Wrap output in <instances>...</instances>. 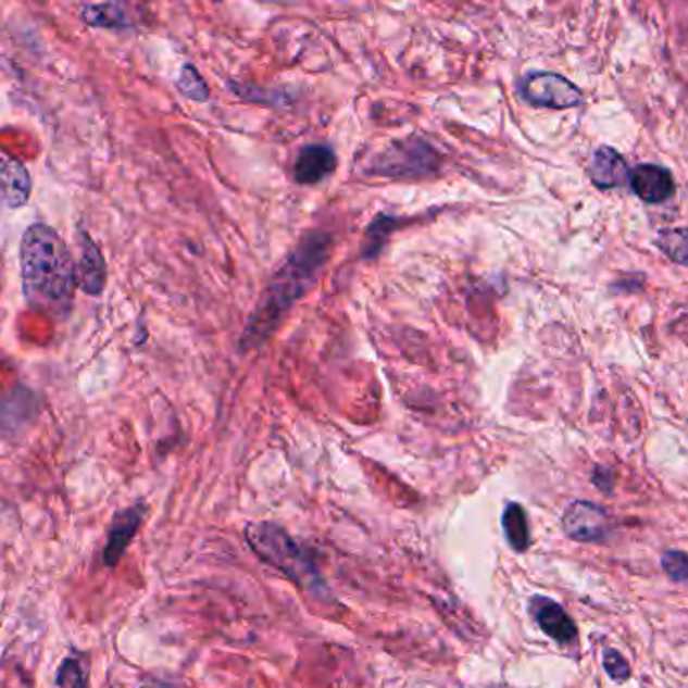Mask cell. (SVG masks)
Returning a JSON list of instances; mask_svg holds the SVG:
<instances>
[{
    "label": "cell",
    "instance_id": "cell-1",
    "mask_svg": "<svg viewBox=\"0 0 688 688\" xmlns=\"http://www.w3.org/2000/svg\"><path fill=\"white\" fill-rule=\"evenodd\" d=\"M333 240L324 232H309L297 248L286 258L280 271L262 292L257 311L250 316L243 330L242 349H258L276 333L284 316L298 298L311 290L318 272L330 257Z\"/></svg>",
    "mask_w": 688,
    "mask_h": 688
},
{
    "label": "cell",
    "instance_id": "cell-2",
    "mask_svg": "<svg viewBox=\"0 0 688 688\" xmlns=\"http://www.w3.org/2000/svg\"><path fill=\"white\" fill-rule=\"evenodd\" d=\"M23 284L28 300L42 309L67 302L73 295L77 271L67 246L47 226L27 229L21 246Z\"/></svg>",
    "mask_w": 688,
    "mask_h": 688
},
{
    "label": "cell",
    "instance_id": "cell-3",
    "mask_svg": "<svg viewBox=\"0 0 688 688\" xmlns=\"http://www.w3.org/2000/svg\"><path fill=\"white\" fill-rule=\"evenodd\" d=\"M246 540L262 562L283 572L286 578L297 584L311 596L326 595V584L312 562L309 552H304L284 527L272 522H254L246 526Z\"/></svg>",
    "mask_w": 688,
    "mask_h": 688
},
{
    "label": "cell",
    "instance_id": "cell-4",
    "mask_svg": "<svg viewBox=\"0 0 688 688\" xmlns=\"http://www.w3.org/2000/svg\"><path fill=\"white\" fill-rule=\"evenodd\" d=\"M441 167V155L425 139L411 137L392 141L371 163V174L389 179H415L437 174Z\"/></svg>",
    "mask_w": 688,
    "mask_h": 688
},
{
    "label": "cell",
    "instance_id": "cell-5",
    "mask_svg": "<svg viewBox=\"0 0 688 688\" xmlns=\"http://www.w3.org/2000/svg\"><path fill=\"white\" fill-rule=\"evenodd\" d=\"M520 93L534 108L570 109L581 103V91L574 83L548 71L526 75L520 83Z\"/></svg>",
    "mask_w": 688,
    "mask_h": 688
},
{
    "label": "cell",
    "instance_id": "cell-6",
    "mask_svg": "<svg viewBox=\"0 0 688 688\" xmlns=\"http://www.w3.org/2000/svg\"><path fill=\"white\" fill-rule=\"evenodd\" d=\"M562 526L567 538L584 543L604 541L610 534V520L606 513L590 501L570 503L562 517Z\"/></svg>",
    "mask_w": 688,
    "mask_h": 688
},
{
    "label": "cell",
    "instance_id": "cell-7",
    "mask_svg": "<svg viewBox=\"0 0 688 688\" xmlns=\"http://www.w3.org/2000/svg\"><path fill=\"white\" fill-rule=\"evenodd\" d=\"M529 610L541 630L560 645H574L578 640V628L567 616L566 610L546 596H534Z\"/></svg>",
    "mask_w": 688,
    "mask_h": 688
},
{
    "label": "cell",
    "instance_id": "cell-8",
    "mask_svg": "<svg viewBox=\"0 0 688 688\" xmlns=\"http://www.w3.org/2000/svg\"><path fill=\"white\" fill-rule=\"evenodd\" d=\"M337 170V153L324 143L300 149L295 162V179L302 186H316Z\"/></svg>",
    "mask_w": 688,
    "mask_h": 688
},
{
    "label": "cell",
    "instance_id": "cell-9",
    "mask_svg": "<svg viewBox=\"0 0 688 688\" xmlns=\"http://www.w3.org/2000/svg\"><path fill=\"white\" fill-rule=\"evenodd\" d=\"M630 186L640 200L648 203L666 202L675 193V179L661 165L645 163L630 172Z\"/></svg>",
    "mask_w": 688,
    "mask_h": 688
},
{
    "label": "cell",
    "instance_id": "cell-10",
    "mask_svg": "<svg viewBox=\"0 0 688 688\" xmlns=\"http://www.w3.org/2000/svg\"><path fill=\"white\" fill-rule=\"evenodd\" d=\"M141 520H143V510L139 505L117 513V517L113 520L111 529H109L108 546H105V552H103L105 566L115 567L120 564L123 553L129 548L137 529L141 526Z\"/></svg>",
    "mask_w": 688,
    "mask_h": 688
},
{
    "label": "cell",
    "instance_id": "cell-11",
    "mask_svg": "<svg viewBox=\"0 0 688 688\" xmlns=\"http://www.w3.org/2000/svg\"><path fill=\"white\" fill-rule=\"evenodd\" d=\"M588 174L596 188L600 189L621 188L630 179L626 160L612 148L596 149Z\"/></svg>",
    "mask_w": 688,
    "mask_h": 688
},
{
    "label": "cell",
    "instance_id": "cell-12",
    "mask_svg": "<svg viewBox=\"0 0 688 688\" xmlns=\"http://www.w3.org/2000/svg\"><path fill=\"white\" fill-rule=\"evenodd\" d=\"M83 254L77 268V283L82 284L83 290L89 295H99L105 284V262L99 254L95 246L87 236L83 238Z\"/></svg>",
    "mask_w": 688,
    "mask_h": 688
},
{
    "label": "cell",
    "instance_id": "cell-13",
    "mask_svg": "<svg viewBox=\"0 0 688 688\" xmlns=\"http://www.w3.org/2000/svg\"><path fill=\"white\" fill-rule=\"evenodd\" d=\"M503 531L508 543L515 552H526L529 548V524L524 508L520 503H508L503 512Z\"/></svg>",
    "mask_w": 688,
    "mask_h": 688
},
{
    "label": "cell",
    "instance_id": "cell-14",
    "mask_svg": "<svg viewBox=\"0 0 688 688\" xmlns=\"http://www.w3.org/2000/svg\"><path fill=\"white\" fill-rule=\"evenodd\" d=\"M0 188L16 202H25L28 193V179L25 170L18 163L0 158Z\"/></svg>",
    "mask_w": 688,
    "mask_h": 688
},
{
    "label": "cell",
    "instance_id": "cell-15",
    "mask_svg": "<svg viewBox=\"0 0 688 688\" xmlns=\"http://www.w3.org/2000/svg\"><path fill=\"white\" fill-rule=\"evenodd\" d=\"M54 685L59 688H89V676L87 666L79 656H67L59 664Z\"/></svg>",
    "mask_w": 688,
    "mask_h": 688
},
{
    "label": "cell",
    "instance_id": "cell-16",
    "mask_svg": "<svg viewBox=\"0 0 688 688\" xmlns=\"http://www.w3.org/2000/svg\"><path fill=\"white\" fill-rule=\"evenodd\" d=\"M659 248L676 264L688 266V228L664 229Z\"/></svg>",
    "mask_w": 688,
    "mask_h": 688
},
{
    "label": "cell",
    "instance_id": "cell-17",
    "mask_svg": "<svg viewBox=\"0 0 688 688\" xmlns=\"http://www.w3.org/2000/svg\"><path fill=\"white\" fill-rule=\"evenodd\" d=\"M177 91L191 101H208L210 99V87L205 85L202 75L193 65H186L182 68L179 79H177Z\"/></svg>",
    "mask_w": 688,
    "mask_h": 688
},
{
    "label": "cell",
    "instance_id": "cell-18",
    "mask_svg": "<svg viewBox=\"0 0 688 688\" xmlns=\"http://www.w3.org/2000/svg\"><path fill=\"white\" fill-rule=\"evenodd\" d=\"M662 570H664L673 580L688 584V553H664V555H662Z\"/></svg>",
    "mask_w": 688,
    "mask_h": 688
},
{
    "label": "cell",
    "instance_id": "cell-19",
    "mask_svg": "<svg viewBox=\"0 0 688 688\" xmlns=\"http://www.w3.org/2000/svg\"><path fill=\"white\" fill-rule=\"evenodd\" d=\"M602 662H604V668H606V673L612 680L622 683V680H626L630 676V666H628V662H626V659L622 656L618 650L606 648Z\"/></svg>",
    "mask_w": 688,
    "mask_h": 688
},
{
    "label": "cell",
    "instance_id": "cell-20",
    "mask_svg": "<svg viewBox=\"0 0 688 688\" xmlns=\"http://www.w3.org/2000/svg\"><path fill=\"white\" fill-rule=\"evenodd\" d=\"M137 688H177L174 685H170V683H158V680H153V683H149V685H143V687Z\"/></svg>",
    "mask_w": 688,
    "mask_h": 688
}]
</instances>
